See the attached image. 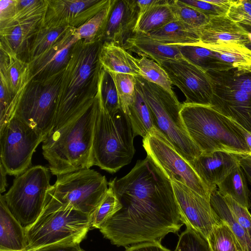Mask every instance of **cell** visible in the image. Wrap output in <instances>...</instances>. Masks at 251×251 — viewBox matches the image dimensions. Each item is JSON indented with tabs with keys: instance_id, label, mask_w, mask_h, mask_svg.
I'll list each match as a JSON object with an SVG mask.
<instances>
[{
	"instance_id": "obj_33",
	"label": "cell",
	"mask_w": 251,
	"mask_h": 251,
	"mask_svg": "<svg viewBox=\"0 0 251 251\" xmlns=\"http://www.w3.org/2000/svg\"><path fill=\"white\" fill-rule=\"evenodd\" d=\"M115 0H110L106 6L80 26L75 28L80 40L93 42L103 39L108 18Z\"/></svg>"
},
{
	"instance_id": "obj_23",
	"label": "cell",
	"mask_w": 251,
	"mask_h": 251,
	"mask_svg": "<svg viewBox=\"0 0 251 251\" xmlns=\"http://www.w3.org/2000/svg\"><path fill=\"white\" fill-rule=\"evenodd\" d=\"M99 60L103 69L108 72L140 76L138 58L112 41H103Z\"/></svg>"
},
{
	"instance_id": "obj_22",
	"label": "cell",
	"mask_w": 251,
	"mask_h": 251,
	"mask_svg": "<svg viewBox=\"0 0 251 251\" xmlns=\"http://www.w3.org/2000/svg\"><path fill=\"white\" fill-rule=\"evenodd\" d=\"M124 48L141 57L151 58L158 64L166 60L183 58L178 45H166L139 33H133L127 39Z\"/></svg>"
},
{
	"instance_id": "obj_13",
	"label": "cell",
	"mask_w": 251,
	"mask_h": 251,
	"mask_svg": "<svg viewBox=\"0 0 251 251\" xmlns=\"http://www.w3.org/2000/svg\"><path fill=\"white\" fill-rule=\"evenodd\" d=\"M172 84L183 93L187 104L211 106L213 84L207 72L183 58L161 61Z\"/></svg>"
},
{
	"instance_id": "obj_7",
	"label": "cell",
	"mask_w": 251,
	"mask_h": 251,
	"mask_svg": "<svg viewBox=\"0 0 251 251\" xmlns=\"http://www.w3.org/2000/svg\"><path fill=\"white\" fill-rule=\"evenodd\" d=\"M108 186L105 176L90 168L58 176L47 193L42 212L72 207L91 216Z\"/></svg>"
},
{
	"instance_id": "obj_10",
	"label": "cell",
	"mask_w": 251,
	"mask_h": 251,
	"mask_svg": "<svg viewBox=\"0 0 251 251\" xmlns=\"http://www.w3.org/2000/svg\"><path fill=\"white\" fill-rule=\"evenodd\" d=\"M49 169L42 165L30 167L17 176L3 195L9 210L24 227L34 223L40 216L50 188Z\"/></svg>"
},
{
	"instance_id": "obj_37",
	"label": "cell",
	"mask_w": 251,
	"mask_h": 251,
	"mask_svg": "<svg viewBox=\"0 0 251 251\" xmlns=\"http://www.w3.org/2000/svg\"><path fill=\"white\" fill-rule=\"evenodd\" d=\"M169 5L176 20L193 30H197L209 21L210 17L180 0H169Z\"/></svg>"
},
{
	"instance_id": "obj_11",
	"label": "cell",
	"mask_w": 251,
	"mask_h": 251,
	"mask_svg": "<svg viewBox=\"0 0 251 251\" xmlns=\"http://www.w3.org/2000/svg\"><path fill=\"white\" fill-rule=\"evenodd\" d=\"M148 156L171 181L186 185L210 200L211 191L196 173L191 164L155 127L143 139Z\"/></svg>"
},
{
	"instance_id": "obj_34",
	"label": "cell",
	"mask_w": 251,
	"mask_h": 251,
	"mask_svg": "<svg viewBox=\"0 0 251 251\" xmlns=\"http://www.w3.org/2000/svg\"><path fill=\"white\" fill-rule=\"evenodd\" d=\"M215 83L243 91L251 95V72L239 68L206 71Z\"/></svg>"
},
{
	"instance_id": "obj_26",
	"label": "cell",
	"mask_w": 251,
	"mask_h": 251,
	"mask_svg": "<svg viewBox=\"0 0 251 251\" xmlns=\"http://www.w3.org/2000/svg\"><path fill=\"white\" fill-rule=\"evenodd\" d=\"M217 190L223 197L228 196L245 208H251L248 181L239 164L217 185Z\"/></svg>"
},
{
	"instance_id": "obj_15",
	"label": "cell",
	"mask_w": 251,
	"mask_h": 251,
	"mask_svg": "<svg viewBox=\"0 0 251 251\" xmlns=\"http://www.w3.org/2000/svg\"><path fill=\"white\" fill-rule=\"evenodd\" d=\"M110 0H47L44 26L77 28L109 3Z\"/></svg>"
},
{
	"instance_id": "obj_25",
	"label": "cell",
	"mask_w": 251,
	"mask_h": 251,
	"mask_svg": "<svg viewBox=\"0 0 251 251\" xmlns=\"http://www.w3.org/2000/svg\"><path fill=\"white\" fill-rule=\"evenodd\" d=\"M0 74L6 79L14 96L27 85L29 77L27 62L0 43Z\"/></svg>"
},
{
	"instance_id": "obj_30",
	"label": "cell",
	"mask_w": 251,
	"mask_h": 251,
	"mask_svg": "<svg viewBox=\"0 0 251 251\" xmlns=\"http://www.w3.org/2000/svg\"><path fill=\"white\" fill-rule=\"evenodd\" d=\"M127 116L134 136L146 137L155 128L150 108L145 99L136 88L135 100Z\"/></svg>"
},
{
	"instance_id": "obj_46",
	"label": "cell",
	"mask_w": 251,
	"mask_h": 251,
	"mask_svg": "<svg viewBox=\"0 0 251 251\" xmlns=\"http://www.w3.org/2000/svg\"><path fill=\"white\" fill-rule=\"evenodd\" d=\"M125 251H171L163 246L161 240L145 242L126 247Z\"/></svg>"
},
{
	"instance_id": "obj_21",
	"label": "cell",
	"mask_w": 251,
	"mask_h": 251,
	"mask_svg": "<svg viewBox=\"0 0 251 251\" xmlns=\"http://www.w3.org/2000/svg\"><path fill=\"white\" fill-rule=\"evenodd\" d=\"M45 15L0 23V43L20 57L26 55L32 39L44 26Z\"/></svg>"
},
{
	"instance_id": "obj_9",
	"label": "cell",
	"mask_w": 251,
	"mask_h": 251,
	"mask_svg": "<svg viewBox=\"0 0 251 251\" xmlns=\"http://www.w3.org/2000/svg\"><path fill=\"white\" fill-rule=\"evenodd\" d=\"M64 69L44 79L31 80L14 116L45 138L55 123L56 102Z\"/></svg>"
},
{
	"instance_id": "obj_14",
	"label": "cell",
	"mask_w": 251,
	"mask_h": 251,
	"mask_svg": "<svg viewBox=\"0 0 251 251\" xmlns=\"http://www.w3.org/2000/svg\"><path fill=\"white\" fill-rule=\"evenodd\" d=\"M171 182L182 223L187 228L196 230L207 240L213 226L219 221L210 200L182 183L176 180Z\"/></svg>"
},
{
	"instance_id": "obj_6",
	"label": "cell",
	"mask_w": 251,
	"mask_h": 251,
	"mask_svg": "<svg viewBox=\"0 0 251 251\" xmlns=\"http://www.w3.org/2000/svg\"><path fill=\"white\" fill-rule=\"evenodd\" d=\"M136 88L142 95L151 112L155 127L190 164L201 153L191 140L180 116L182 107L176 96L159 86L135 76Z\"/></svg>"
},
{
	"instance_id": "obj_41",
	"label": "cell",
	"mask_w": 251,
	"mask_h": 251,
	"mask_svg": "<svg viewBox=\"0 0 251 251\" xmlns=\"http://www.w3.org/2000/svg\"><path fill=\"white\" fill-rule=\"evenodd\" d=\"M174 251H211L207 240L196 230L187 228L179 237Z\"/></svg>"
},
{
	"instance_id": "obj_48",
	"label": "cell",
	"mask_w": 251,
	"mask_h": 251,
	"mask_svg": "<svg viewBox=\"0 0 251 251\" xmlns=\"http://www.w3.org/2000/svg\"><path fill=\"white\" fill-rule=\"evenodd\" d=\"M138 7V17L153 7L166 3L168 0H136Z\"/></svg>"
},
{
	"instance_id": "obj_5",
	"label": "cell",
	"mask_w": 251,
	"mask_h": 251,
	"mask_svg": "<svg viewBox=\"0 0 251 251\" xmlns=\"http://www.w3.org/2000/svg\"><path fill=\"white\" fill-rule=\"evenodd\" d=\"M180 113L188 135L202 153L251 154L239 125L211 106L183 102Z\"/></svg>"
},
{
	"instance_id": "obj_27",
	"label": "cell",
	"mask_w": 251,
	"mask_h": 251,
	"mask_svg": "<svg viewBox=\"0 0 251 251\" xmlns=\"http://www.w3.org/2000/svg\"><path fill=\"white\" fill-rule=\"evenodd\" d=\"M144 35L166 45H197L200 42L196 30L190 29L177 20Z\"/></svg>"
},
{
	"instance_id": "obj_42",
	"label": "cell",
	"mask_w": 251,
	"mask_h": 251,
	"mask_svg": "<svg viewBox=\"0 0 251 251\" xmlns=\"http://www.w3.org/2000/svg\"><path fill=\"white\" fill-rule=\"evenodd\" d=\"M101 92L104 106L109 114L121 109L119 97L114 81L110 73L103 69Z\"/></svg>"
},
{
	"instance_id": "obj_53",
	"label": "cell",
	"mask_w": 251,
	"mask_h": 251,
	"mask_svg": "<svg viewBox=\"0 0 251 251\" xmlns=\"http://www.w3.org/2000/svg\"><path fill=\"white\" fill-rule=\"evenodd\" d=\"M247 47H248L249 49H250V50H251V42H250V43L248 44L246 46Z\"/></svg>"
},
{
	"instance_id": "obj_47",
	"label": "cell",
	"mask_w": 251,
	"mask_h": 251,
	"mask_svg": "<svg viewBox=\"0 0 251 251\" xmlns=\"http://www.w3.org/2000/svg\"><path fill=\"white\" fill-rule=\"evenodd\" d=\"M33 251H85L80 244L61 243L52 244L40 248Z\"/></svg>"
},
{
	"instance_id": "obj_40",
	"label": "cell",
	"mask_w": 251,
	"mask_h": 251,
	"mask_svg": "<svg viewBox=\"0 0 251 251\" xmlns=\"http://www.w3.org/2000/svg\"><path fill=\"white\" fill-rule=\"evenodd\" d=\"M122 207L113 189L108 190L98 207L91 215V228L100 229L104 223Z\"/></svg>"
},
{
	"instance_id": "obj_45",
	"label": "cell",
	"mask_w": 251,
	"mask_h": 251,
	"mask_svg": "<svg viewBox=\"0 0 251 251\" xmlns=\"http://www.w3.org/2000/svg\"><path fill=\"white\" fill-rule=\"evenodd\" d=\"M181 1L209 17L226 15L229 8L228 7L214 4L208 0H183Z\"/></svg>"
},
{
	"instance_id": "obj_28",
	"label": "cell",
	"mask_w": 251,
	"mask_h": 251,
	"mask_svg": "<svg viewBox=\"0 0 251 251\" xmlns=\"http://www.w3.org/2000/svg\"><path fill=\"white\" fill-rule=\"evenodd\" d=\"M210 203L217 217L229 226L243 251H251V235L235 220L217 187L211 193Z\"/></svg>"
},
{
	"instance_id": "obj_16",
	"label": "cell",
	"mask_w": 251,
	"mask_h": 251,
	"mask_svg": "<svg viewBox=\"0 0 251 251\" xmlns=\"http://www.w3.org/2000/svg\"><path fill=\"white\" fill-rule=\"evenodd\" d=\"M79 40L75 28L71 27L52 46L28 61L30 79H44L63 70L73 46Z\"/></svg>"
},
{
	"instance_id": "obj_19",
	"label": "cell",
	"mask_w": 251,
	"mask_h": 251,
	"mask_svg": "<svg viewBox=\"0 0 251 251\" xmlns=\"http://www.w3.org/2000/svg\"><path fill=\"white\" fill-rule=\"evenodd\" d=\"M138 17L135 0H115L107 22L103 41H112L124 48L133 33Z\"/></svg>"
},
{
	"instance_id": "obj_36",
	"label": "cell",
	"mask_w": 251,
	"mask_h": 251,
	"mask_svg": "<svg viewBox=\"0 0 251 251\" xmlns=\"http://www.w3.org/2000/svg\"><path fill=\"white\" fill-rule=\"evenodd\" d=\"M70 26L41 27L32 39L26 54L27 61L39 55L52 46Z\"/></svg>"
},
{
	"instance_id": "obj_17",
	"label": "cell",
	"mask_w": 251,
	"mask_h": 251,
	"mask_svg": "<svg viewBox=\"0 0 251 251\" xmlns=\"http://www.w3.org/2000/svg\"><path fill=\"white\" fill-rule=\"evenodd\" d=\"M212 82L211 106L251 133V95Z\"/></svg>"
},
{
	"instance_id": "obj_35",
	"label": "cell",
	"mask_w": 251,
	"mask_h": 251,
	"mask_svg": "<svg viewBox=\"0 0 251 251\" xmlns=\"http://www.w3.org/2000/svg\"><path fill=\"white\" fill-rule=\"evenodd\" d=\"M207 241L211 251H243L229 226L220 219L209 233Z\"/></svg>"
},
{
	"instance_id": "obj_2",
	"label": "cell",
	"mask_w": 251,
	"mask_h": 251,
	"mask_svg": "<svg viewBox=\"0 0 251 251\" xmlns=\"http://www.w3.org/2000/svg\"><path fill=\"white\" fill-rule=\"evenodd\" d=\"M103 41L99 39L86 42L81 39L73 46L63 72L52 130L62 127L94 101L102 69L98 65Z\"/></svg>"
},
{
	"instance_id": "obj_39",
	"label": "cell",
	"mask_w": 251,
	"mask_h": 251,
	"mask_svg": "<svg viewBox=\"0 0 251 251\" xmlns=\"http://www.w3.org/2000/svg\"><path fill=\"white\" fill-rule=\"evenodd\" d=\"M108 72L114 81L120 107L127 115L129 108L135 100L136 90L135 76L129 74Z\"/></svg>"
},
{
	"instance_id": "obj_49",
	"label": "cell",
	"mask_w": 251,
	"mask_h": 251,
	"mask_svg": "<svg viewBox=\"0 0 251 251\" xmlns=\"http://www.w3.org/2000/svg\"><path fill=\"white\" fill-rule=\"evenodd\" d=\"M239 164L247 177L248 183L251 185V154H237Z\"/></svg>"
},
{
	"instance_id": "obj_51",
	"label": "cell",
	"mask_w": 251,
	"mask_h": 251,
	"mask_svg": "<svg viewBox=\"0 0 251 251\" xmlns=\"http://www.w3.org/2000/svg\"><path fill=\"white\" fill-rule=\"evenodd\" d=\"M246 139L247 144L251 151V133L240 126Z\"/></svg>"
},
{
	"instance_id": "obj_18",
	"label": "cell",
	"mask_w": 251,
	"mask_h": 251,
	"mask_svg": "<svg viewBox=\"0 0 251 251\" xmlns=\"http://www.w3.org/2000/svg\"><path fill=\"white\" fill-rule=\"evenodd\" d=\"M239 164L237 154L217 151L201 153L191 165L211 192Z\"/></svg>"
},
{
	"instance_id": "obj_24",
	"label": "cell",
	"mask_w": 251,
	"mask_h": 251,
	"mask_svg": "<svg viewBox=\"0 0 251 251\" xmlns=\"http://www.w3.org/2000/svg\"><path fill=\"white\" fill-rule=\"evenodd\" d=\"M0 251H27L25 227L0 197Z\"/></svg>"
},
{
	"instance_id": "obj_8",
	"label": "cell",
	"mask_w": 251,
	"mask_h": 251,
	"mask_svg": "<svg viewBox=\"0 0 251 251\" xmlns=\"http://www.w3.org/2000/svg\"><path fill=\"white\" fill-rule=\"evenodd\" d=\"M25 227L27 251L61 243L80 244L91 227V215L72 207L42 213Z\"/></svg>"
},
{
	"instance_id": "obj_29",
	"label": "cell",
	"mask_w": 251,
	"mask_h": 251,
	"mask_svg": "<svg viewBox=\"0 0 251 251\" xmlns=\"http://www.w3.org/2000/svg\"><path fill=\"white\" fill-rule=\"evenodd\" d=\"M198 46L213 51L218 59L229 69L251 65V50L245 45L233 43H222Z\"/></svg>"
},
{
	"instance_id": "obj_12",
	"label": "cell",
	"mask_w": 251,
	"mask_h": 251,
	"mask_svg": "<svg viewBox=\"0 0 251 251\" xmlns=\"http://www.w3.org/2000/svg\"><path fill=\"white\" fill-rule=\"evenodd\" d=\"M44 139L14 116L0 129V162L7 174L18 176L30 168L33 154Z\"/></svg>"
},
{
	"instance_id": "obj_32",
	"label": "cell",
	"mask_w": 251,
	"mask_h": 251,
	"mask_svg": "<svg viewBox=\"0 0 251 251\" xmlns=\"http://www.w3.org/2000/svg\"><path fill=\"white\" fill-rule=\"evenodd\" d=\"M169 1L153 7L139 16L133 33L148 34L176 20Z\"/></svg>"
},
{
	"instance_id": "obj_50",
	"label": "cell",
	"mask_w": 251,
	"mask_h": 251,
	"mask_svg": "<svg viewBox=\"0 0 251 251\" xmlns=\"http://www.w3.org/2000/svg\"><path fill=\"white\" fill-rule=\"evenodd\" d=\"M0 192L1 193L4 192L7 187L6 174H7L2 164L0 162Z\"/></svg>"
},
{
	"instance_id": "obj_44",
	"label": "cell",
	"mask_w": 251,
	"mask_h": 251,
	"mask_svg": "<svg viewBox=\"0 0 251 251\" xmlns=\"http://www.w3.org/2000/svg\"><path fill=\"white\" fill-rule=\"evenodd\" d=\"M236 221L251 235V214L228 196L223 197Z\"/></svg>"
},
{
	"instance_id": "obj_20",
	"label": "cell",
	"mask_w": 251,
	"mask_h": 251,
	"mask_svg": "<svg viewBox=\"0 0 251 251\" xmlns=\"http://www.w3.org/2000/svg\"><path fill=\"white\" fill-rule=\"evenodd\" d=\"M200 42L196 45L233 43L247 45L249 33L226 15L210 17L209 22L196 30Z\"/></svg>"
},
{
	"instance_id": "obj_4",
	"label": "cell",
	"mask_w": 251,
	"mask_h": 251,
	"mask_svg": "<svg viewBox=\"0 0 251 251\" xmlns=\"http://www.w3.org/2000/svg\"><path fill=\"white\" fill-rule=\"evenodd\" d=\"M102 70L96 96L97 111L93 131V165L115 173L129 164L134 155L135 137L128 116L121 109L109 114L101 96Z\"/></svg>"
},
{
	"instance_id": "obj_1",
	"label": "cell",
	"mask_w": 251,
	"mask_h": 251,
	"mask_svg": "<svg viewBox=\"0 0 251 251\" xmlns=\"http://www.w3.org/2000/svg\"><path fill=\"white\" fill-rule=\"evenodd\" d=\"M108 186L122 205L100 229L112 244L126 247L161 240L183 225L171 180L148 156Z\"/></svg>"
},
{
	"instance_id": "obj_3",
	"label": "cell",
	"mask_w": 251,
	"mask_h": 251,
	"mask_svg": "<svg viewBox=\"0 0 251 251\" xmlns=\"http://www.w3.org/2000/svg\"><path fill=\"white\" fill-rule=\"evenodd\" d=\"M96 111L95 97L93 102L68 123L46 136L43 155L52 175L58 176L94 166L93 137Z\"/></svg>"
},
{
	"instance_id": "obj_43",
	"label": "cell",
	"mask_w": 251,
	"mask_h": 251,
	"mask_svg": "<svg viewBox=\"0 0 251 251\" xmlns=\"http://www.w3.org/2000/svg\"><path fill=\"white\" fill-rule=\"evenodd\" d=\"M226 16L249 33H251V0H234Z\"/></svg>"
},
{
	"instance_id": "obj_38",
	"label": "cell",
	"mask_w": 251,
	"mask_h": 251,
	"mask_svg": "<svg viewBox=\"0 0 251 251\" xmlns=\"http://www.w3.org/2000/svg\"><path fill=\"white\" fill-rule=\"evenodd\" d=\"M140 76L149 82L157 85L173 96L172 83L166 71L159 64L145 56L138 58Z\"/></svg>"
},
{
	"instance_id": "obj_31",
	"label": "cell",
	"mask_w": 251,
	"mask_h": 251,
	"mask_svg": "<svg viewBox=\"0 0 251 251\" xmlns=\"http://www.w3.org/2000/svg\"><path fill=\"white\" fill-rule=\"evenodd\" d=\"M182 57L205 72L229 69L219 60L211 50L196 45H178Z\"/></svg>"
},
{
	"instance_id": "obj_52",
	"label": "cell",
	"mask_w": 251,
	"mask_h": 251,
	"mask_svg": "<svg viewBox=\"0 0 251 251\" xmlns=\"http://www.w3.org/2000/svg\"><path fill=\"white\" fill-rule=\"evenodd\" d=\"M239 69H244V70L251 72V65L243 66L241 68H239Z\"/></svg>"
}]
</instances>
